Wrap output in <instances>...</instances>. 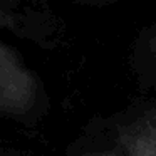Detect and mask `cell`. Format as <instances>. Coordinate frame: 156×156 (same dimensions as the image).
I'll list each match as a JSON object with an SVG mask.
<instances>
[{
  "mask_svg": "<svg viewBox=\"0 0 156 156\" xmlns=\"http://www.w3.org/2000/svg\"><path fill=\"white\" fill-rule=\"evenodd\" d=\"M87 156H116V154H111V153H91Z\"/></svg>",
  "mask_w": 156,
  "mask_h": 156,
  "instance_id": "cell-3",
  "label": "cell"
},
{
  "mask_svg": "<svg viewBox=\"0 0 156 156\" xmlns=\"http://www.w3.org/2000/svg\"><path fill=\"white\" fill-rule=\"evenodd\" d=\"M39 86L19 54L0 42V114L20 118L34 109Z\"/></svg>",
  "mask_w": 156,
  "mask_h": 156,
  "instance_id": "cell-1",
  "label": "cell"
},
{
  "mask_svg": "<svg viewBox=\"0 0 156 156\" xmlns=\"http://www.w3.org/2000/svg\"><path fill=\"white\" fill-rule=\"evenodd\" d=\"M119 141L129 156H156V124L139 121L121 129Z\"/></svg>",
  "mask_w": 156,
  "mask_h": 156,
  "instance_id": "cell-2",
  "label": "cell"
}]
</instances>
